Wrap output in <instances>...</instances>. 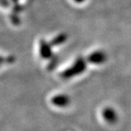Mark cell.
<instances>
[{
  "label": "cell",
  "instance_id": "1",
  "mask_svg": "<svg viewBox=\"0 0 131 131\" xmlns=\"http://www.w3.org/2000/svg\"><path fill=\"white\" fill-rule=\"evenodd\" d=\"M74 1H76V2H78V3H82L84 0H74Z\"/></svg>",
  "mask_w": 131,
  "mask_h": 131
}]
</instances>
